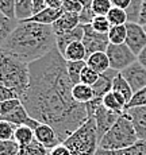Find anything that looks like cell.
Wrapping results in <instances>:
<instances>
[{
	"label": "cell",
	"mask_w": 146,
	"mask_h": 155,
	"mask_svg": "<svg viewBox=\"0 0 146 155\" xmlns=\"http://www.w3.org/2000/svg\"><path fill=\"white\" fill-rule=\"evenodd\" d=\"M121 74L130 84L134 93L146 86V68L142 66L138 61L133 62L130 66L123 69L121 71Z\"/></svg>",
	"instance_id": "cell-10"
},
{
	"label": "cell",
	"mask_w": 146,
	"mask_h": 155,
	"mask_svg": "<svg viewBox=\"0 0 146 155\" xmlns=\"http://www.w3.org/2000/svg\"><path fill=\"white\" fill-rule=\"evenodd\" d=\"M29 84V64L2 53L0 55V85L14 89L20 99L27 91Z\"/></svg>",
	"instance_id": "cell-3"
},
{
	"label": "cell",
	"mask_w": 146,
	"mask_h": 155,
	"mask_svg": "<svg viewBox=\"0 0 146 155\" xmlns=\"http://www.w3.org/2000/svg\"><path fill=\"white\" fill-rule=\"evenodd\" d=\"M18 23L19 22L16 19H11V18L5 16L4 14L0 12V46L10 37V34L14 31Z\"/></svg>",
	"instance_id": "cell-26"
},
{
	"label": "cell",
	"mask_w": 146,
	"mask_h": 155,
	"mask_svg": "<svg viewBox=\"0 0 146 155\" xmlns=\"http://www.w3.org/2000/svg\"><path fill=\"white\" fill-rule=\"evenodd\" d=\"M62 14H64V11H62L61 8H50V7H46V8H43L42 11H39V12L35 14L30 20H32V22H37V23H41V25L53 26L58 20V18L61 16Z\"/></svg>",
	"instance_id": "cell-19"
},
{
	"label": "cell",
	"mask_w": 146,
	"mask_h": 155,
	"mask_svg": "<svg viewBox=\"0 0 146 155\" xmlns=\"http://www.w3.org/2000/svg\"><path fill=\"white\" fill-rule=\"evenodd\" d=\"M35 15L32 0H15V19L18 22L30 20Z\"/></svg>",
	"instance_id": "cell-20"
},
{
	"label": "cell",
	"mask_w": 146,
	"mask_h": 155,
	"mask_svg": "<svg viewBox=\"0 0 146 155\" xmlns=\"http://www.w3.org/2000/svg\"><path fill=\"white\" fill-rule=\"evenodd\" d=\"M83 27H84V37L81 42L84 43L87 50V57L97 51H106L110 45L108 35L95 31L91 25H83Z\"/></svg>",
	"instance_id": "cell-7"
},
{
	"label": "cell",
	"mask_w": 146,
	"mask_h": 155,
	"mask_svg": "<svg viewBox=\"0 0 146 155\" xmlns=\"http://www.w3.org/2000/svg\"><path fill=\"white\" fill-rule=\"evenodd\" d=\"M80 18V25H91V22L93 20L95 14L92 12V8H83V11L79 14Z\"/></svg>",
	"instance_id": "cell-42"
},
{
	"label": "cell",
	"mask_w": 146,
	"mask_h": 155,
	"mask_svg": "<svg viewBox=\"0 0 146 155\" xmlns=\"http://www.w3.org/2000/svg\"><path fill=\"white\" fill-rule=\"evenodd\" d=\"M49 155H70V151L64 143H61V144H58L57 147H54L53 150H50Z\"/></svg>",
	"instance_id": "cell-43"
},
{
	"label": "cell",
	"mask_w": 146,
	"mask_h": 155,
	"mask_svg": "<svg viewBox=\"0 0 146 155\" xmlns=\"http://www.w3.org/2000/svg\"><path fill=\"white\" fill-rule=\"evenodd\" d=\"M123 113L131 120L139 140H146V107L129 108Z\"/></svg>",
	"instance_id": "cell-12"
},
{
	"label": "cell",
	"mask_w": 146,
	"mask_h": 155,
	"mask_svg": "<svg viewBox=\"0 0 146 155\" xmlns=\"http://www.w3.org/2000/svg\"><path fill=\"white\" fill-rule=\"evenodd\" d=\"M80 26V18L79 14H70V12H64L58 18V20L52 26L54 30L56 35L62 34V32L70 31V30L76 28Z\"/></svg>",
	"instance_id": "cell-15"
},
{
	"label": "cell",
	"mask_w": 146,
	"mask_h": 155,
	"mask_svg": "<svg viewBox=\"0 0 146 155\" xmlns=\"http://www.w3.org/2000/svg\"><path fill=\"white\" fill-rule=\"evenodd\" d=\"M91 27L95 30V31L100 32V34H108L110 28H111V25H110L107 16H95L93 20L91 22Z\"/></svg>",
	"instance_id": "cell-33"
},
{
	"label": "cell",
	"mask_w": 146,
	"mask_h": 155,
	"mask_svg": "<svg viewBox=\"0 0 146 155\" xmlns=\"http://www.w3.org/2000/svg\"><path fill=\"white\" fill-rule=\"evenodd\" d=\"M62 143L69 148L70 155H96L99 150V138L95 119L89 117Z\"/></svg>",
	"instance_id": "cell-5"
},
{
	"label": "cell",
	"mask_w": 146,
	"mask_h": 155,
	"mask_svg": "<svg viewBox=\"0 0 146 155\" xmlns=\"http://www.w3.org/2000/svg\"><path fill=\"white\" fill-rule=\"evenodd\" d=\"M106 53L110 59V66L118 71H122L127 66H130L133 62L137 61V55L130 50V47L126 43L122 45L110 43Z\"/></svg>",
	"instance_id": "cell-6"
},
{
	"label": "cell",
	"mask_w": 146,
	"mask_h": 155,
	"mask_svg": "<svg viewBox=\"0 0 146 155\" xmlns=\"http://www.w3.org/2000/svg\"><path fill=\"white\" fill-rule=\"evenodd\" d=\"M62 57L65 58V61H85L87 59V50H85L84 43L81 41L70 43L64 50Z\"/></svg>",
	"instance_id": "cell-22"
},
{
	"label": "cell",
	"mask_w": 146,
	"mask_h": 155,
	"mask_svg": "<svg viewBox=\"0 0 146 155\" xmlns=\"http://www.w3.org/2000/svg\"><path fill=\"white\" fill-rule=\"evenodd\" d=\"M83 4L80 0H64L61 10L64 12H70V14H80L83 11Z\"/></svg>",
	"instance_id": "cell-39"
},
{
	"label": "cell",
	"mask_w": 146,
	"mask_h": 155,
	"mask_svg": "<svg viewBox=\"0 0 146 155\" xmlns=\"http://www.w3.org/2000/svg\"><path fill=\"white\" fill-rule=\"evenodd\" d=\"M16 126L7 120L0 119V140H14Z\"/></svg>",
	"instance_id": "cell-32"
},
{
	"label": "cell",
	"mask_w": 146,
	"mask_h": 155,
	"mask_svg": "<svg viewBox=\"0 0 146 155\" xmlns=\"http://www.w3.org/2000/svg\"><path fill=\"white\" fill-rule=\"evenodd\" d=\"M83 37H84V27H83V25H80L79 27L70 30V31L56 35L58 51L62 54L64 50L66 49V46H69V45L73 42H77V41H83Z\"/></svg>",
	"instance_id": "cell-16"
},
{
	"label": "cell",
	"mask_w": 146,
	"mask_h": 155,
	"mask_svg": "<svg viewBox=\"0 0 146 155\" xmlns=\"http://www.w3.org/2000/svg\"><path fill=\"white\" fill-rule=\"evenodd\" d=\"M29 70L30 84L20 101L32 119L52 126L64 142L89 119L85 104L72 96L66 61L54 49L29 64Z\"/></svg>",
	"instance_id": "cell-1"
},
{
	"label": "cell",
	"mask_w": 146,
	"mask_h": 155,
	"mask_svg": "<svg viewBox=\"0 0 146 155\" xmlns=\"http://www.w3.org/2000/svg\"><path fill=\"white\" fill-rule=\"evenodd\" d=\"M119 116H121L119 113L107 109L103 104L100 107H97V109L95 111V113H93V116H92V117L95 119V123H96L99 143H100V140H102L103 136L107 134V131H108L110 128L115 124V121L119 119Z\"/></svg>",
	"instance_id": "cell-9"
},
{
	"label": "cell",
	"mask_w": 146,
	"mask_h": 155,
	"mask_svg": "<svg viewBox=\"0 0 146 155\" xmlns=\"http://www.w3.org/2000/svg\"><path fill=\"white\" fill-rule=\"evenodd\" d=\"M72 96H73L74 101H77V103H80V104H88L89 101H92L95 99L92 86L83 84V82H79V84L73 85Z\"/></svg>",
	"instance_id": "cell-23"
},
{
	"label": "cell",
	"mask_w": 146,
	"mask_h": 155,
	"mask_svg": "<svg viewBox=\"0 0 146 155\" xmlns=\"http://www.w3.org/2000/svg\"><path fill=\"white\" fill-rule=\"evenodd\" d=\"M80 3L83 4V7L91 8V7H92V3H93V0H80Z\"/></svg>",
	"instance_id": "cell-48"
},
{
	"label": "cell",
	"mask_w": 146,
	"mask_h": 155,
	"mask_svg": "<svg viewBox=\"0 0 146 155\" xmlns=\"http://www.w3.org/2000/svg\"><path fill=\"white\" fill-rule=\"evenodd\" d=\"M2 119H3V120H7V121H10V123L15 124L16 127L27 126V127H31L32 130H35V128L41 124L39 121H37L35 119H32L31 116H30V113L27 112V109L25 108V105H23V104H20V105L16 109H14L10 115L4 116V117H2Z\"/></svg>",
	"instance_id": "cell-14"
},
{
	"label": "cell",
	"mask_w": 146,
	"mask_h": 155,
	"mask_svg": "<svg viewBox=\"0 0 146 155\" xmlns=\"http://www.w3.org/2000/svg\"><path fill=\"white\" fill-rule=\"evenodd\" d=\"M85 65H87L85 61H66L68 74H69V78L73 85L80 82V76H81V71L85 68Z\"/></svg>",
	"instance_id": "cell-27"
},
{
	"label": "cell",
	"mask_w": 146,
	"mask_h": 155,
	"mask_svg": "<svg viewBox=\"0 0 146 155\" xmlns=\"http://www.w3.org/2000/svg\"><path fill=\"white\" fill-rule=\"evenodd\" d=\"M107 19H108L110 25L111 26H122L126 25L129 22V18H127V12L122 8L118 7H112L110 10V12L107 14Z\"/></svg>",
	"instance_id": "cell-29"
},
{
	"label": "cell",
	"mask_w": 146,
	"mask_h": 155,
	"mask_svg": "<svg viewBox=\"0 0 146 155\" xmlns=\"http://www.w3.org/2000/svg\"><path fill=\"white\" fill-rule=\"evenodd\" d=\"M137 61H138L142 66L146 68V46L144 47V50H142V51L137 55Z\"/></svg>",
	"instance_id": "cell-47"
},
{
	"label": "cell",
	"mask_w": 146,
	"mask_h": 155,
	"mask_svg": "<svg viewBox=\"0 0 146 155\" xmlns=\"http://www.w3.org/2000/svg\"><path fill=\"white\" fill-rule=\"evenodd\" d=\"M141 5H142V0H131L130 7L126 10L127 18H129V22L138 23L139 14H141Z\"/></svg>",
	"instance_id": "cell-38"
},
{
	"label": "cell",
	"mask_w": 146,
	"mask_h": 155,
	"mask_svg": "<svg viewBox=\"0 0 146 155\" xmlns=\"http://www.w3.org/2000/svg\"><path fill=\"white\" fill-rule=\"evenodd\" d=\"M135 107H146V86L139 89L138 92L133 94V97L127 103L126 109L129 108H135Z\"/></svg>",
	"instance_id": "cell-34"
},
{
	"label": "cell",
	"mask_w": 146,
	"mask_h": 155,
	"mask_svg": "<svg viewBox=\"0 0 146 155\" xmlns=\"http://www.w3.org/2000/svg\"><path fill=\"white\" fill-rule=\"evenodd\" d=\"M126 28H127V35L124 43L130 47V50L134 54L138 55L146 46V31L144 26L135 22H127Z\"/></svg>",
	"instance_id": "cell-8"
},
{
	"label": "cell",
	"mask_w": 146,
	"mask_h": 155,
	"mask_svg": "<svg viewBox=\"0 0 146 155\" xmlns=\"http://www.w3.org/2000/svg\"><path fill=\"white\" fill-rule=\"evenodd\" d=\"M96 155H146V140H138L133 146L122 148V150H97Z\"/></svg>",
	"instance_id": "cell-21"
},
{
	"label": "cell",
	"mask_w": 146,
	"mask_h": 155,
	"mask_svg": "<svg viewBox=\"0 0 146 155\" xmlns=\"http://www.w3.org/2000/svg\"><path fill=\"white\" fill-rule=\"evenodd\" d=\"M12 99H19L16 92L14 89L8 88V86L0 85V103L2 101H7V100H12Z\"/></svg>",
	"instance_id": "cell-41"
},
{
	"label": "cell",
	"mask_w": 146,
	"mask_h": 155,
	"mask_svg": "<svg viewBox=\"0 0 146 155\" xmlns=\"http://www.w3.org/2000/svg\"><path fill=\"white\" fill-rule=\"evenodd\" d=\"M144 28H145V31H146V25H145V26H144Z\"/></svg>",
	"instance_id": "cell-49"
},
{
	"label": "cell",
	"mask_w": 146,
	"mask_h": 155,
	"mask_svg": "<svg viewBox=\"0 0 146 155\" xmlns=\"http://www.w3.org/2000/svg\"><path fill=\"white\" fill-rule=\"evenodd\" d=\"M99 76H100L99 73H96L95 70H92L91 68L85 65V68L81 71V76H80V82L92 86L95 82L97 81V80H99Z\"/></svg>",
	"instance_id": "cell-36"
},
{
	"label": "cell",
	"mask_w": 146,
	"mask_h": 155,
	"mask_svg": "<svg viewBox=\"0 0 146 155\" xmlns=\"http://www.w3.org/2000/svg\"><path fill=\"white\" fill-rule=\"evenodd\" d=\"M139 25L145 26L146 25V0H142V5H141V14H139Z\"/></svg>",
	"instance_id": "cell-45"
},
{
	"label": "cell",
	"mask_w": 146,
	"mask_h": 155,
	"mask_svg": "<svg viewBox=\"0 0 146 155\" xmlns=\"http://www.w3.org/2000/svg\"><path fill=\"white\" fill-rule=\"evenodd\" d=\"M54 49H57V38L53 27L32 20L19 22L0 46L2 53L26 64L42 58Z\"/></svg>",
	"instance_id": "cell-2"
},
{
	"label": "cell",
	"mask_w": 146,
	"mask_h": 155,
	"mask_svg": "<svg viewBox=\"0 0 146 155\" xmlns=\"http://www.w3.org/2000/svg\"><path fill=\"white\" fill-rule=\"evenodd\" d=\"M14 140L23 147V146H27L30 143H32L35 140V135H34V130L31 127L27 126H19L15 130V135H14Z\"/></svg>",
	"instance_id": "cell-25"
},
{
	"label": "cell",
	"mask_w": 146,
	"mask_h": 155,
	"mask_svg": "<svg viewBox=\"0 0 146 155\" xmlns=\"http://www.w3.org/2000/svg\"><path fill=\"white\" fill-rule=\"evenodd\" d=\"M35 140L43 146L47 150H53L54 147H57L58 144H61V139H59L58 134L56 132V130L49 124L41 123L39 126L34 130Z\"/></svg>",
	"instance_id": "cell-11"
},
{
	"label": "cell",
	"mask_w": 146,
	"mask_h": 155,
	"mask_svg": "<svg viewBox=\"0 0 146 155\" xmlns=\"http://www.w3.org/2000/svg\"><path fill=\"white\" fill-rule=\"evenodd\" d=\"M22 104L20 99H12V100H7V101H2L0 103V119L4 116L10 115L14 109H16L18 107Z\"/></svg>",
	"instance_id": "cell-37"
},
{
	"label": "cell",
	"mask_w": 146,
	"mask_h": 155,
	"mask_svg": "<svg viewBox=\"0 0 146 155\" xmlns=\"http://www.w3.org/2000/svg\"><path fill=\"white\" fill-rule=\"evenodd\" d=\"M19 155H49V150L45 148L41 143L34 140L27 146H23L19 150Z\"/></svg>",
	"instance_id": "cell-30"
},
{
	"label": "cell",
	"mask_w": 146,
	"mask_h": 155,
	"mask_svg": "<svg viewBox=\"0 0 146 155\" xmlns=\"http://www.w3.org/2000/svg\"><path fill=\"white\" fill-rule=\"evenodd\" d=\"M91 8L95 16H107V14L112 8L111 0H93Z\"/></svg>",
	"instance_id": "cell-31"
},
{
	"label": "cell",
	"mask_w": 146,
	"mask_h": 155,
	"mask_svg": "<svg viewBox=\"0 0 146 155\" xmlns=\"http://www.w3.org/2000/svg\"><path fill=\"white\" fill-rule=\"evenodd\" d=\"M62 3H64V0H45L46 7H50V8H61Z\"/></svg>",
	"instance_id": "cell-46"
},
{
	"label": "cell",
	"mask_w": 146,
	"mask_h": 155,
	"mask_svg": "<svg viewBox=\"0 0 146 155\" xmlns=\"http://www.w3.org/2000/svg\"><path fill=\"white\" fill-rule=\"evenodd\" d=\"M138 140L139 139L137 136L131 120L124 113H122L114 126L110 128L106 135L102 138V140L99 143V150H122V148L133 146Z\"/></svg>",
	"instance_id": "cell-4"
},
{
	"label": "cell",
	"mask_w": 146,
	"mask_h": 155,
	"mask_svg": "<svg viewBox=\"0 0 146 155\" xmlns=\"http://www.w3.org/2000/svg\"><path fill=\"white\" fill-rule=\"evenodd\" d=\"M111 4L112 7H118L126 11L131 4V0H111Z\"/></svg>",
	"instance_id": "cell-44"
},
{
	"label": "cell",
	"mask_w": 146,
	"mask_h": 155,
	"mask_svg": "<svg viewBox=\"0 0 146 155\" xmlns=\"http://www.w3.org/2000/svg\"><path fill=\"white\" fill-rule=\"evenodd\" d=\"M0 55H2V51H0Z\"/></svg>",
	"instance_id": "cell-50"
},
{
	"label": "cell",
	"mask_w": 146,
	"mask_h": 155,
	"mask_svg": "<svg viewBox=\"0 0 146 155\" xmlns=\"http://www.w3.org/2000/svg\"><path fill=\"white\" fill-rule=\"evenodd\" d=\"M20 146L15 140H0V155H19Z\"/></svg>",
	"instance_id": "cell-35"
},
{
	"label": "cell",
	"mask_w": 146,
	"mask_h": 155,
	"mask_svg": "<svg viewBox=\"0 0 146 155\" xmlns=\"http://www.w3.org/2000/svg\"><path fill=\"white\" fill-rule=\"evenodd\" d=\"M0 12L15 19V0H0Z\"/></svg>",
	"instance_id": "cell-40"
},
{
	"label": "cell",
	"mask_w": 146,
	"mask_h": 155,
	"mask_svg": "<svg viewBox=\"0 0 146 155\" xmlns=\"http://www.w3.org/2000/svg\"><path fill=\"white\" fill-rule=\"evenodd\" d=\"M111 91H114V92H117V93H119L124 100L127 101V103H129L130 99H131L133 94H134L131 86H130L129 82L124 80V77L121 74V71H119V73L117 74V77L114 78V82H112V89H111Z\"/></svg>",
	"instance_id": "cell-24"
},
{
	"label": "cell",
	"mask_w": 146,
	"mask_h": 155,
	"mask_svg": "<svg viewBox=\"0 0 146 155\" xmlns=\"http://www.w3.org/2000/svg\"><path fill=\"white\" fill-rule=\"evenodd\" d=\"M119 73L118 70L110 68L107 71H104L99 76V80L92 85V89H93V94L95 99L97 100H103V97L108 93L112 89V82H114V78L117 77V74Z\"/></svg>",
	"instance_id": "cell-13"
},
{
	"label": "cell",
	"mask_w": 146,
	"mask_h": 155,
	"mask_svg": "<svg viewBox=\"0 0 146 155\" xmlns=\"http://www.w3.org/2000/svg\"><path fill=\"white\" fill-rule=\"evenodd\" d=\"M102 103L107 109H110V111H112V112H117L119 115H122V113L126 111V105H127V101L119 93H117V92H114V91H110L108 93L103 97Z\"/></svg>",
	"instance_id": "cell-18"
},
{
	"label": "cell",
	"mask_w": 146,
	"mask_h": 155,
	"mask_svg": "<svg viewBox=\"0 0 146 155\" xmlns=\"http://www.w3.org/2000/svg\"><path fill=\"white\" fill-rule=\"evenodd\" d=\"M85 64H87V66H89L92 70H95L99 74L104 73V71H107L111 68L110 66L108 55H107L106 51H97L88 55L87 59H85Z\"/></svg>",
	"instance_id": "cell-17"
},
{
	"label": "cell",
	"mask_w": 146,
	"mask_h": 155,
	"mask_svg": "<svg viewBox=\"0 0 146 155\" xmlns=\"http://www.w3.org/2000/svg\"><path fill=\"white\" fill-rule=\"evenodd\" d=\"M108 41L112 45H122L126 42V35H127V28L126 25L122 26H111L108 31Z\"/></svg>",
	"instance_id": "cell-28"
}]
</instances>
